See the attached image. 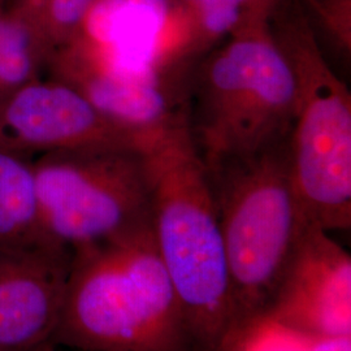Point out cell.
Segmentation results:
<instances>
[{
	"label": "cell",
	"mask_w": 351,
	"mask_h": 351,
	"mask_svg": "<svg viewBox=\"0 0 351 351\" xmlns=\"http://www.w3.org/2000/svg\"><path fill=\"white\" fill-rule=\"evenodd\" d=\"M51 343L81 351H197L152 228L72 250Z\"/></svg>",
	"instance_id": "cell-1"
},
{
	"label": "cell",
	"mask_w": 351,
	"mask_h": 351,
	"mask_svg": "<svg viewBox=\"0 0 351 351\" xmlns=\"http://www.w3.org/2000/svg\"><path fill=\"white\" fill-rule=\"evenodd\" d=\"M294 112V78L268 21L242 27L189 69L185 128L207 169L287 138Z\"/></svg>",
	"instance_id": "cell-2"
},
{
	"label": "cell",
	"mask_w": 351,
	"mask_h": 351,
	"mask_svg": "<svg viewBox=\"0 0 351 351\" xmlns=\"http://www.w3.org/2000/svg\"><path fill=\"white\" fill-rule=\"evenodd\" d=\"M158 252L184 307L195 350L213 351L233 326L224 242L206 168L185 124L146 149Z\"/></svg>",
	"instance_id": "cell-3"
},
{
	"label": "cell",
	"mask_w": 351,
	"mask_h": 351,
	"mask_svg": "<svg viewBox=\"0 0 351 351\" xmlns=\"http://www.w3.org/2000/svg\"><path fill=\"white\" fill-rule=\"evenodd\" d=\"M206 173L224 242L234 326L267 313L303 234L314 224L294 186L290 136L206 168Z\"/></svg>",
	"instance_id": "cell-4"
},
{
	"label": "cell",
	"mask_w": 351,
	"mask_h": 351,
	"mask_svg": "<svg viewBox=\"0 0 351 351\" xmlns=\"http://www.w3.org/2000/svg\"><path fill=\"white\" fill-rule=\"evenodd\" d=\"M271 37L295 85L291 175L308 221L326 232L351 226V94L326 58L298 0H277Z\"/></svg>",
	"instance_id": "cell-5"
},
{
	"label": "cell",
	"mask_w": 351,
	"mask_h": 351,
	"mask_svg": "<svg viewBox=\"0 0 351 351\" xmlns=\"http://www.w3.org/2000/svg\"><path fill=\"white\" fill-rule=\"evenodd\" d=\"M47 237L69 250L152 228L146 150L85 147L33 160Z\"/></svg>",
	"instance_id": "cell-6"
},
{
	"label": "cell",
	"mask_w": 351,
	"mask_h": 351,
	"mask_svg": "<svg viewBox=\"0 0 351 351\" xmlns=\"http://www.w3.org/2000/svg\"><path fill=\"white\" fill-rule=\"evenodd\" d=\"M45 69L108 119L142 136L155 138L185 124L184 82L159 71L114 63L80 34L55 51Z\"/></svg>",
	"instance_id": "cell-7"
},
{
	"label": "cell",
	"mask_w": 351,
	"mask_h": 351,
	"mask_svg": "<svg viewBox=\"0 0 351 351\" xmlns=\"http://www.w3.org/2000/svg\"><path fill=\"white\" fill-rule=\"evenodd\" d=\"M158 137L119 125L51 77L26 84L0 104V146L24 155L106 146L146 150Z\"/></svg>",
	"instance_id": "cell-8"
},
{
	"label": "cell",
	"mask_w": 351,
	"mask_h": 351,
	"mask_svg": "<svg viewBox=\"0 0 351 351\" xmlns=\"http://www.w3.org/2000/svg\"><path fill=\"white\" fill-rule=\"evenodd\" d=\"M265 314L306 335H351V256L310 226Z\"/></svg>",
	"instance_id": "cell-9"
},
{
	"label": "cell",
	"mask_w": 351,
	"mask_h": 351,
	"mask_svg": "<svg viewBox=\"0 0 351 351\" xmlns=\"http://www.w3.org/2000/svg\"><path fill=\"white\" fill-rule=\"evenodd\" d=\"M72 250L45 243L0 251V351L52 341L63 310Z\"/></svg>",
	"instance_id": "cell-10"
},
{
	"label": "cell",
	"mask_w": 351,
	"mask_h": 351,
	"mask_svg": "<svg viewBox=\"0 0 351 351\" xmlns=\"http://www.w3.org/2000/svg\"><path fill=\"white\" fill-rule=\"evenodd\" d=\"M45 243L53 242L42 226L33 160L0 146V251Z\"/></svg>",
	"instance_id": "cell-11"
},
{
	"label": "cell",
	"mask_w": 351,
	"mask_h": 351,
	"mask_svg": "<svg viewBox=\"0 0 351 351\" xmlns=\"http://www.w3.org/2000/svg\"><path fill=\"white\" fill-rule=\"evenodd\" d=\"M97 0H7L5 8L33 38L45 64L81 32Z\"/></svg>",
	"instance_id": "cell-12"
},
{
	"label": "cell",
	"mask_w": 351,
	"mask_h": 351,
	"mask_svg": "<svg viewBox=\"0 0 351 351\" xmlns=\"http://www.w3.org/2000/svg\"><path fill=\"white\" fill-rule=\"evenodd\" d=\"M43 71L45 60L33 38L0 4V104Z\"/></svg>",
	"instance_id": "cell-13"
},
{
	"label": "cell",
	"mask_w": 351,
	"mask_h": 351,
	"mask_svg": "<svg viewBox=\"0 0 351 351\" xmlns=\"http://www.w3.org/2000/svg\"><path fill=\"white\" fill-rule=\"evenodd\" d=\"M213 351H306V336L264 313L229 328Z\"/></svg>",
	"instance_id": "cell-14"
},
{
	"label": "cell",
	"mask_w": 351,
	"mask_h": 351,
	"mask_svg": "<svg viewBox=\"0 0 351 351\" xmlns=\"http://www.w3.org/2000/svg\"><path fill=\"white\" fill-rule=\"evenodd\" d=\"M319 43L346 63L351 58V0H298Z\"/></svg>",
	"instance_id": "cell-15"
},
{
	"label": "cell",
	"mask_w": 351,
	"mask_h": 351,
	"mask_svg": "<svg viewBox=\"0 0 351 351\" xmlns=\"http://www.w3.org/2000/svg\"><path fill=\"white\" fill-rule=\"evenodd\" d=\"M176 4L182 7L190 5H221L237 10L246 14L252 21H267L277 0H175Z\"/></svg>",
	"instance_id": "cell-16"
},
{
	"label": "cell",
	"mask_w": 351,
	"mask_h": 351,
	"mask_svg": "<svg viewBox=\"0 0 351 351\" xmlns=\"http://www.w3.org/2000/svg\"><path fill=\"white\" fill-rule=\"evenodd\" d=\"M306 351H351V335H306Z\"/></svg>",
	"instance_id": "cell-17"
},
{
	"label": "cell",
	"mask_w": 351,
	"mask_h": 351,
	"mask_svg": "<svg viewBox=\"0 0 351 351\" xmlns=\"http://www.w3.org/2000/svg\"><path fill=\"white\" fill-rule=\"evenodd\" d=\"M34 351H56L55 350V345L53 343H47V345H43L42 348H39L37 350Z\"/></svg>",
	"instance_id": "cell-18"
},
{
	"label": "cell",
	"mask_w": 351,
	"mask_h": 351,
	"mask_svg": "<svg viewBox=\"0 0 351 351\" xmlns=\"http://www.w3.org/2000/svg\"><path fill=\"white\" fill-rule=\"evenodd\" d=\"M5 3H7V0H0V4H1V5H5Z\"/></svg>",
	"instance_id": "cell-19"
}]
</instances>
